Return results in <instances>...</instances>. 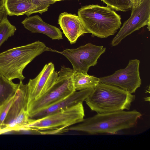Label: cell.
Instances as JSON below:
<instances>
[{
	"mask_svg": "<svg viewBox=\"0 0 150 150\" xmlns=\"http://www.w3.org/2000/svg\"><path fill=\"white\" fill-rule=\"evenodd\" d=\"M21 23L32 33H42L53 40L63 39L62 33L59 28L46 23L38 15L25 18Z\"/></svg>",
	"mask_w": 150,
	"mask_h": 150,
	"instance_id": "cell-14",
	"label": "cell"
},
{
	"mask_svg": "<svg viewBox=\"0 0 150 150\" xmlns=\"http://www.w3.org/2000/svg\"><path fill=\"white\" fill-rule=\"evenodd\" d=\"M3 5L6 14L10 16L25 14L29 17L36 7L32 0H4Z\"/></svg>",
	"mask_w": 150,
	"mask_h": 150,
	"instance_id": "cell-15",
	"label": "cell"
},
{
	"mask_svg": "<svg viewBox=\"0 0 150 150\" xmlns=\"http://www.w3.org/2000/svg\"><path fill=\"white\" fill-rule=\"evenodd\" d=\"M72 79L76 91L94 88L99 83V78L80 71H74Z\"/></svg>",
	"mask_w": 150,
	"mask_h": 150,
	"instance_id": "cell-16",
	"label": "cell"
},
{
	"mask_svg": "<svg viewBox=\"0 0 150 150\" xmlns=\"http://www.w3.org/2000/svg\"><path fill=\"white\" fill-rule=\"evenodd\" d=\"M52 49L40 41L13 47L0 53V73L8 80L22 81L23 71L36 57Z\"/></svg>",
	"mask_w": 150,
	"mask_h": 150,
	"instance_id": "cell-2",
	"label": "cell"
},
{
	"mask_svg": "<svg viewBox=\"0 0 150 150\" xmlns=\"http://www.w3.org/2000/svg\"><path fill=\"white\" fill-rule=\"evenodd\" d=\"M106 49L103 46L89 43L76 48H67L62 51L52 49V52L64 56L71 63L74 71L87 73L90 67L97 64L98 59Z\"/></svg>",
	"mask_w": 150,
	"mask_h": 150,
	"instance_id": "cell-7",
	"label": "cell"
},
{
	"mask_svg": "<svg viewBox=\"0 0 150 150\" xmlns=\"http://www.w3.org/2000/svg\"><path fill=\"white\" fill-rule=\"evenodd\" d=\"M58 76L54 64H46L39 74L34 79H30L28 88L27 104L40 97L54 84Z\"/></svg>",
	"mask_w": 150,
	"mask_h": 150,
	"instance_id": "cell-10",
	"label": "cell"
},
{
	"mask_svg": "<svg viewBox=\"0 0 150 150\" xmlns=\"http://www.w3.org/2000/svg\"><path fill=\"white\" fill-rule=\"evenodd\" d=\"M58 23L70 44L75 43L79 38L88 33L79 17L64 12L60 14Z\"/></svg>",
	"mask_w": 150,
	"mask_h": 150,
	"instance_id": "cell-13",
	"label": "cell"
},
{
	"mask_svg": "<svg viewBox=\"0 0 150 150\" xmlns=\"http://www.w3.org/2000/svg\"><path fill=\"white\" fill-rule=\"evenodd\" d=\"M6 15L0 21V47L8 38L13 36L16 30V27L12 25Z\"/></svg>",
	"mask_w": 150,
	"mask_h": 150,
	"instance_id": "cell-18",
	"label": "cell"
},
{
	"mask_svg": "<svg viewBox=\"0 0 150 150\" xmlns=\"http://www.w3.org/2000/svg\"><path fill=\"white\" fill-rule=\"evenodd\" d=\"M15 94V93L5 103L0 106V128L4 125V121L13 102Z\"/></svg>",
	"mask_w": 150,
	"mask_h": 150,
	"instance_id": "cell-21",
	"label": "cell"
},
{
	"mask_svg": "<svg viewBox=\"0 0 150 150\" xmlns=\"http://www.w3.org/2000/svg\"><path fill=\"white\" fill-rule=\"evenodd\" d=\"M18 85L19 83H14L0 73V106L15 94Z\"/></svg>",
	"mask_w": 150,
	"mask_h": 150,
	"instance_id": "cell-17",
	"label": "cell"
},
{
	"mask_svg": "<svg viewBox=\"0 0 150 150\" xmlns=\"http://www.w3.org/2000/svg\"><path fill=\"white\" fill-rule=\"evenodd\" d=\"M139 64L138 59H130L125 68L99 78V82L117 87L132 94L134 93L142 83Z\"/></svg>",
	"mask_w": 150,
	"mask_h": 150,
	"instance_id": "cell-8",
	"label": "cell"
},
{
	"mask_svg": "<svg viewBox=\"0 0 150 150\" xmlns=\"http://www.w3.org/2000/svg\"><path fill=\"white\" fill-rule=\"evenodd\" d=\"M6 15H7L6 14L3 5L2 4L0 6V21L4 16Z\"/></svg>",
	"mask_w": 150,
	"mask_h": 150,
	"instance_id": "cell-22",
	"label": "cell"
},
{
	"mask_svg": "<svg viewBox=\"0 0 150 150\" xmlns=\"http://www.w3.org/2000/svg\"><path fill=\"white\" fill-rule=\"evenodd\" d=\"M32 1L36 7L31 12V15L36 13L42 14L48 10L50 5L56 2L54 0H32Z\"/></svg>",
	"mask_w": 150,
	"mask_h": 150,
	"instance_id": "cell-20",
	"label": "cell"
},
{
	"mask_svg": "<svg viewBox=\"0 0 150 150\" xmlns=\"http://www.w3.org/2000/svg\"><path fill=\"white\" fill-rule=\"evenodd\" d=\"M77 13L93 37L105 38L113 35L122 24L120 16L107 6L92 4L82 6Z\"/></svg>",
	"mask_w": 150,
	"mask_h": 150,
	"instance_id": "cell-3",
	"label": "cell"
},
{
	"mask_svg": "<svg viewBox=\"0 0 150 150\" xmlns=\"http://www.w3.org/2000/svg\"><path fill=\"white\" fill-rule=\"evenodd\" d=\"M116 11L126 12L131 10L133 0H100Z\"/></svg>",
	"mask_w": 150,
	"mask_h": 150,
	"instance_id": "cell-19",
	"label": "cell"
},
{
	"mask_svg": "<svg viewBox=\"0 0 150 150\" xmlns=\"http://www.w3.org/2000/svg\"><path fill=\"white\" fill-rule=\"evenodd\" d=\"M4 0H0V6L3 4Z\"/></svg>",
	"mask_w": 150,
	"mask_h": 150,
	"instance_id": "cell-24",
	"label": "cell"
},
{
	"mask_svg": "<svg viewBox=\"0 0 150 150\" xmlns=\"http://www.w3.org/2000/svg\"><path fill=\"white\" fill-rule=\"evenodd\" d=\"M129 18L124 22L122 27L112 39L111 44L115 46L122 40L135 31L146 25L150 29V0H142L136 7H133Z\"/></svg>",
	"mask_w": 150,
	"mask_h": 150,
	"instance_id": "cell-9",
	"label": "cell"
},
{
	"mask_svg": "<svg viewBox=\"0 0 150 150\" xmlns=\"http://www.w3.org/2000/svg\"><path fill=\"white\" fill-rule=\"evenodd\" d=\"M28 93L27 84H23L22 81H20L15 93L13 102L3 126L0 128L1 134L11 131L12 125L22 110L23 108L27 109Z\"/></svg>",
	"mask_w": 150,
	"mask_h": 150,
	"instance_id": "cell-12",
	"label": "cell"
},
{
	"mask_svg": "<svg viewBox=\"0 0 150 150\" xmlns=\"http://www.w3.org/2000/svg\"><path fill=\"white\" fill-rule=\"evenodd\" d=\"M142 115L134 110L97 113L84 119L81 122L68 128L70 131L81 132L91 135L115 134L120 130L132 128Z\"/></svg>",
	"mask_w": 150,
	"mask_h": 150,
	"instance_id": "cell-1",
	"label": "cell"
},
{
	"mask_svg": "<svg viewBox=\"0 0 150 150\" xmlns=\"http://www.w3.org/2000/svg\"><path fill=\"white\" fill-rule=\"evenodd\" d=\"M54 0L56 2L57 1H62V0Z\"/></svg>",
	"mask_w": 150,
	"mask_h": 150,
	"instance_id": "cell-25",
	"label": "cell"
},
{
	"mask_svg": "<svg viewBox=\"0 0 150 150\" xmlns=\"http://www.w3.org/2000/svg\"><path fill=\"white\" fill-rule=\"evenodd\" d=\"M135 99L134 95L119 87L99 83L84 101L97 113L129 110Z\"/></svg>",
	"mask_w": 150,
	"mask_h": 150,
	"instance_id": "cell-4",
	"label": "cell"
},
{
	"mask_svg": "<svg viewBox=\"0 0 150 150\" xmlns=\"http://www.w3.org/2000/svg\"><path fill=\"white\" fill-rule=\"evenodd\" d=\"M93 88L73 92L69 96L40 110L29 117V119L36 120L61 111L80 103H83L91 93Z\"/></svg>",
	"mask_w": 150,
	"mask_h": 150,
	"instance_id": "cell-11",
	"label": "cell"
},
{
	"mask_svg": "<svg viewBox=\"0 0 150 150\" xmlns=\"http://www.w3.org/2000/svg\"><path fill=\"white\" fill-rule=\"evenodd\" d=\"M73 69L62 66L58 72V76L52 86L37 99L27 104L29 117L36 112L69 96L76 91L72 76Z\"/></svg>",
	"mask_w": 150,
	"mask_h": 150,
	"instance_id": "cell-6",
	"label": "cell"
},
{
	"mask_svg": "<svg viewBox=\"0 0 150 150\" xmlns=\"http://www.w3.org/2000/svg\"><path fill=\"white\" fill-rule=\"evenodd\" d=\"M83 103L39 119H29L27 124L21 131L41 130L43 134L46 135L58 134L67 132L69 127L83 120L85 113Z\"/></svg>",
	"mask_w": 150,
	"mask_h": 150,
	"instance_id": "cell-5",
	"label": "cell"
},
{
	"mask_svg": "<svg viewBox=\"0 0 150 150\" xmlns=\"http://www.w3.org/2000/svg\"><path fill=\"white\" fill-rule=\"evenodd\" d=\"M142 0H133V7H136L138 5Z\"/></svg>",
	"mask_w": 150,
	"mask_h": 150,
	"instance_id": "cell-23",
	"label": "cell"
}]
</instances>
